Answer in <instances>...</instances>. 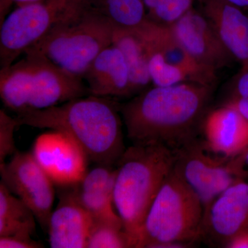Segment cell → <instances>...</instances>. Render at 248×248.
Here are the masks:
<instances>
[{
	"instance_id": "cell-1",
	"label": "cell",
	"mask_w": 248,
	"mask_h": 248,
	"mask_svg": "<svg viewBox=\"0 0 248 248\" xmlns=\"http://www.w3.org/2000/svg\"><path fill=\"white\" fill-rule=\"evenodd\" d=\"M214 90L192 82L153 86L120 103L127 136L133 143H157L177 151L200 138Z\"/></svg>"
},
{
	"instance_id": "cell-2",
	"label": "cell",
	"mask_w": 248,
	"mask_h": 248,
	"mask_svg": "<svg viewBox=\"0 0 248 248\" xmlns=\"http://www.w3.org/2000/svg\"><path fill=\"white\" fill-rule=\"evenodd\" d=\"M18 126L29 125L66 133L97 165L115 166L125 151L120 103L89 95L15 117Z\"/></svg>"
},
{
	"instance_id": "cell-3",
	"label": "cell",
	"mask_w": 248,
	"mask_h": 248,
	"mask_svg": "<svg viewBox=\"0 0 248 248\" xmlns=\"http://www.w3.org/2000/svg\"><path fill=\"white\" fill-rule=\"evenodd\" d=\"M175 152L157 143H133L116 165L114 204L136 248L155 197L175 164Z\"/></svg>"
},
{
	"instance_id": "cell-4",
	"label": "cell",
	"mask_w": 248,
	"mask_h": 248,
	"mask_svg": "<svg viewBox=\"0 0 248 248\" xmlns=\"http://www.w3.org/2000/svg\"><path fill=\"white\" fill-rule=\"evenodd\" d=\"M24 58L0 71V97L16 115L44 110L89 95L82 78L57 66L41 54Z\"/></svg>"
},
{
	"instance_id": "cell-5",
	"label": "cell",
	"mask_w": 248,
	"mask_h": 248,
	"mask_svg": "<svg viewBox=\"0 0 248 248\" xmlns=\"http://www.w3.org/2000/svg\"><path fill=\"white\" fill-rule=\"evenodd\" d=\"M115 30L110 21L86 0L82 7L55 24L25 53L41 54L62 69L83 78L98 55L112 45Z\"/></svg>"
},
{
	"instance_id": "cell-6",
	"label": "cell",
	"mask_w": 248,
	"mask_h": 248,
	"mask_svg": "<svg viewBox=\"0 0 248 248\" xmlns=\"http://www.w3.org/2000/svg\"><path fill=\"white\" fill-rule=\"evenodd\" d=\"M204 216L200 197L173 169L147 213L136 248H161L167 243L192 247L202 240Z\"/></svg>"
},
{
	"instance_id": "cell-7",
	"label": "cell",
	"mask_w": 248,
	"mask_h": 248,
	"mask_svg": "<svg viewBox=\"0 0 248 248\" xmlns=\"http://www.w3.org/2000/svg\"><path fill=\"white\" fill-rule=\"evenodd\" d=\"M86 0H42L17 6L0 28V66H9Z\"/></svg>"
},
{
	"instance_id": "cell-8",
	"label": "cell",
	"mask_w": 248,
	"mask_h": 248,
	"mask_svg": "<svg viewBox=\"0 0 248 248\" xmlns=\"http://www.w3.org/2000/svg\"><path fill=\"white\" fill-rule=\"evenodd\" d=\"M137 29L146 45L153 86L192 82L215 87L217 72L197 63L179 43L170 28L148 20Z\"/></svg>"
},
{
	"instance_id": "cell-9",
	"label": "cell",
	"mask_w": 248,
	"mask_h": 248,
	"mask_svg": "<svg viewBox=\"0 0 248 248\" xmlns=\"http://www.w3.org/2000/svg\"><path fill=\"white\" fill-rule=\"evenodd\" d=\"M175 152L174 169L200 197L205 212L222 192L238 182L239 161L211 153L200 138Z\"/></svg>"
},
{
	"instance_id": "cell-10",
	"label": "cell",
	"mask_w": 248,
	"mask_h": 248,
	"mask_svg": "<svg viewBox=\"0 0 248 248\" xmlns=\"http://www.w3.org/2000/svg\"><path fill=\"white\" fill-rule=\"evenodd\" d=\"M1 182L32 210L48 231L55 199V184L32 153L17 151L7 163L0 164Z\"/></svg>"
},
{
	"instance_id": "cell-11",
	"label": "cell",
	"mask_w": 248,
	"mask_h": 248,
	"mask_svg": "<svg viewBox=\"0 0 248 248\" xmlns=\"http://www.w3.org/2000/svg\"><path fill=\"white\" fill-rule=\"evenodd\" d=\"M55 186L66 187L79 182L87 172L88 158L71 137L58 130L37 137L31 152Z\"/></svg>"
},
{
	"instance_id": "cell-12",
	"label": "cell",
	"mask_w": 248,
	"mask_h": 248,
	"mask_svg": "<svg viewBox=\"0 0 248 248\" xmlns=\"http://www.w3.org/2000/svg\"><path fill=\"white\" fill-rule=\"evenodd\" d=\"M169 27L183 48L202 66L217 73L234 61L199 6L192 8Z\"/></svg>"
},
{
	"instance_id": "cell-13",
	"label": "cell",
	"mask_w": 248,
	"mask_h": 248,
	"mask_svg": "<svg viewBox=\"0 0 248 248\" xmlns=\"http://www.w3.org/2000/svg\"><path fill=\"white\" fill-rule=\"evenodd\" d=\"M248 229V184L238 181L223 191L205 212L202 240L210 246L225 248Z\"/></svg>"
},
{
	"instance_id": "cell-14",
	"label": "cell",
	"mask_w": 248,
	"mask_h": 248,
	"mask_svg": "<svg viewBox=\"0 0 248 248\" xmlns=\"http://www.w3.org/2000/svg\"><path fill=\"white\" fill-rule=\"evenodd\" d=\"M61 187L60 202L49 220L50 247L87 248L93 217L78 202L71 187Z\"/></svg>"
},
{
	"instance_id": "cell-15",
	"label": "cell",
	"mask_w": 248,
	"mask_h": 248,
	"mask_svg": "<svg viewBox=\"0 0 248 248\" xmlns=\"http://www.w3.org/2000/svg\"><path fill=\"white\" fill-rule=\"evenodd\" d=\"M204 146L214 154L234 157L248 144V122L235 109L221 105L209 110L201 128Z\"/></svg>"
},
{
	"instance_id": "cell-16",
	"label": "cell",
	"mask_w": 248,
	"mask_h": 248,
	"mask_svg": "<svg viewBox=\"0 0 248 248\" xmlns=\"http://www.w3.org/2000/svg\"><path fill=\"white\" fill-rule=\"evenodd\" d=\"M199 7L213 24L222 44L241 69L248 70V16L224 0H200Z\"/></svg>"
},
{
	"instance_id": "cell-17",
	"label": "cell",
	"mask_w": 248,
	"mask_h": 248,
	"mask_svg": "<svg viewBox=\"0 0 248 248\" xmlns=\"http://www.w3.org/2000/svg\"><path fill=\"white\" fill-rule=\"evenodd\" d=\"M82 79L92 95L132 98L128 66L123 53L114 45L98 55Z\"/></svg>"
},
{
	"instance_id": "cell-18",
	"label": "cell",
	"mask_w": 248,
	"mask_h": 248,
	"mask_svg": "<svg viewBox=\"0 0 248 248\" xmlns=\"http://www.w3.org/2000/svg\"><path fill=\"white\" fill-rule=\"evenodd\" d=\"M116 174L115 166L97 165L87 171L79 182L68 186L93 221L122 222L114 204Z\"/></svg>"
},
{
	"instance_id": "cell-19",
	"label": "cell",
	"mask_w": 248,
	"mask_h": 248,
	"mask_svg": "<svg viewBox=\"0 0 248 248\" xmlns=\"http://www.w3.org/2000/svg\"><path fill=\"white\" fill-rule=\"evenodd\" d=\"M112 45L120 48L125 58L133 97L152 84L144 41L138 29L125 30L115 28Z\"/></svg>"
},
{
	"instance_id": "cell-20",
	"label": "cell",
	"mask_w": 248,
	"mask_h": 248,
	"mask_svg": "<svg viewBox=\"0 0 248 248\" xmlns=\"http://www.w3.org/2000/svg\"><path fill=\"white\" fill-rule=\"evenodd\" d=\"M36 218L30 208L0 183V237L34 234Z\"/></svg>"
},
{
	"instance_id": "cell-21",
	"label": "cell",
	"mask_w": 248,
	"mask_h": 248,
	"mask_svg": "<svg viewBox=\"0 0 248 248\" xmlns=\"http://www.w3.org/2000/svg\"><path fill=\"white\" fill-rule=\"evenodd\" d=\"M116 29L134 30L148 20L144 0H87Z\"/></svg>"
},
{
	"instance_id": "cell-22",
	"label": "cell",
	"mask_w": 248,
	"mask_h": 248,
	"mask_svg": "<svg viewBox=\"0 0 248 248\" xmlns=\"http://www.w3.org/2000/svg\"><path fill=\"white\" fill-rule=\"evenodd\" d=\"M133 241L122 222L93 221L87 248H131Z\"/></svg>"
},
{
	"instance_id": "cell-23",
	"label": "cell",
	"mask_w": 248,
	"mask_h": 248,
	"mask_svg": "<svg viewBox=\"0 0 248 248\" xmlns=\"http://www.w3.org/2000/svg\"><path fill=\"white\" fill-rule=\"evenodd\" d=\"M147 17L161 25H172L200 3V0H144Z\"/></svg>"
},
{
	"instance_id": "cell-24",
	"label": "cell",
	"mask_w": 248,
	"mask_h": 248,
	"mask_svg": "<svg viewBox=\"0 0 248 248\" xmlns=\"http://www.w3.org/2000/svg\"><path fill=\"white\" fill-rule=\"evenodd\" d=\"M222 105L233 108L248 122V70L241 69L234 77Z\"/></svg>"
},
{
	"instance_id": "cell-25",
	"label": "cell",
	"mask_w": 248,
	"mask_h": 248,
	"mask_svg": "<svg viewBox=\"0 0 248 248\" xmlns=\"http://www.w3.org/2000/svg\"><path fill=\"white\" fill-rule=\"evenodd\" d=\"M18 124L15 117L8 115L4 109L0 110V164L17 151L15 143L14 133Z\"/></svg>"
},
{
	"instance_id": "cell-26",
	"label": "cell",
	"mask_w": 248,
	"mask_h": 248,
	"mask_svg": "<svg viewBox=\"0 0 248 248\" xmlns=\"http://www.w3.org/2000/svg\"><path fill=\"white\" fill-rule=\"evenodd\" d=\"M45 246L32 236L15 235L0 237V248H41Z\"/></svg>"
},
{
	"instance_id": "cell-27",
	"label": "cell",
	"mask_w": 248,
	"mask_h": 248,
	"mask_svg": "<svg viewBox=\"0 0 248 248\" xmlns=\"http://www.w3.org/2000/svg\"><path fill=\"white\" fill-rule=\"evenodd\" d=\"M225 248H248V232L235 236L226 245Z\"/></svg>"
},
{
	"instance_id": "cell-28",
	"label": "cell",
	"mask_w": 248,
	"mask_h": 248,
	"mask_svg": "<svg viewBox=\"0 0 248 248\" xmlns=\"http://www.w3.org/2000/svg\"><path fill=\"white\" fill-rule=\"evenodd\" d=\"M224 1L245 11H248V0H224Z\"/></svg>"
},
{
	"instance_id": "cell-29",
	"label": "cell",
	"mask_w": 248,
	"mask_h": 248,
	"mask_svg": "<svg viewBox=\"0 0 248 248\" xmlns=\"http://www.w3.org/2000/svg\"><path fill=\"white\" fill-rule=\"evenodd\" d=\"M11 2L16 3L17 6L20 5L30 4V3L37 2V1H42V0H9Z\"/></svg>"
},
{
	"instance_id": "cell-30",
	"label": "cell",
	"mask_w": 248,
	"mask_h": 248,
	"mask_svg": "<svg viewBox=\"0 0 248 248\" xmlns=\"http://www.w3.org/2000/svg\"><path fill=\"white\" fill-rule=\"evenodd\" d=\"M245 160L248 163V153H246V156H245Z\"/></svg>"
}]
</instances>
